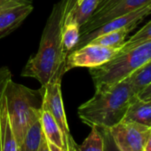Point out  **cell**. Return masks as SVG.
Listing matches in <instances>:
<instances>
[{
    "label": "cell",
    "mask_w": 151,
    "mask_h": 151,
    "mask_svg": "<svg viewBox=\"0 0 151 151\" xmlns=\"http://www.w3.org/2000/svg\"><path fill=\"white\" fill-rule=\"evenodd\" d=\"M68 0L56 3L44 28L39 47L24 66L22 76L37 79L41 86L61 80L65 74L66 54L61 42V29Z\"/></svg>",
    "instance_id": "cell-1"
},
{
    "label": "cell",
    "mask_w": 151,
    "mask_h": 151,
    "mask_svg": "<svg viewBox=\"0 0 151 151\" xmlns=\"http://www.w3.org/2000/svg\"><path fill=\"white\" fill-rule=\"evenodd\" d=\"M133 95L127 78L111 86L95 89L94 95L79 106L78 116L90 127L110 129L123 120Z\"/></svg>",
    "instance_id": "cell-2"
},
{
    "label": "cell",
    "mask_w": 151,
    "mask_h": 151,
    "mask_svg": "<svg viewBox=\"0 0 151 151\" xmlns=\"http://www.w3.org/2000/svg\"><path fill=\"white\" fill-rule=\"evenodd\" d=\"M9 121L18 146L28 129L39 120L43 109V96L39 90L30 89L10 79L4 93Z\"/></svg>",
    "instance_id": "cell-3"
},
{
    "label": "cell",
    "mask_w": 151,
    "mask_h": 151,
    "mask_svg": "<svg viewBox=\"0 0 151 151\" xmlns=\"http://www.w3.org/2000/svg\"><path fill=\"white\" fill-rule=\"evenodd\" d=\"M151 60V40L118 53L105 64L90 68L95 89L111 86L133 73Z\"/></svg>",
    "instance_id": "cell-4"
},
{
    "label": "cell",
    "mask_w": 151,
    "mask_h": 151,
    "mask_svg": "<svg viewBox=\"0 0 151 151\" xmlns=\"http://www.w3.org/2000/svg\"><path fill=\"white\" fill-rule=\"evenodd\" d=\"M61 80H56L40 88L43 96V108L53 116L60 128L65 139V151H76L77 143L74 140L67 122L61 94Z\"/></svg>",
    "instance_id": "cell-5"
},
{
    "label": "cell",
    "mask_w": 151,
    "mask_h": 151,
    "mask_svg": "<svg viewBox=\"0 0 151 151\" xmlns=\"http://www.w3.org/2000/svg\"><path fill=\"white\" fill-rule=\"evenodd\" d=\"M120 48L106 47L88 43L68 54L65 62V73L75 68H90L101 66L113 59L118 53Z\"/></svg>",
    "instance_id": "cell-6"
},
{
    "label": "cell",
    "mask_w": 151,
    "mask_h": 151,
    "mask_svg": "<svg viewBox=\"0 0 151 151\" xmlns=\"http://www.w3.org/2000/svg\"><path fill=\"white\" fill-rule=\"evenodd\" d=\"M109 130L119 151H142L151 132V127L126 121H121Z\"/></svg>",
    "instance_id": "cell-7"
},
{
    "label": "cell",
    "mask_w": 151,
    "mask_h": 151,
    "mask_svg": "<svg viewBox=\"0 0 151 151\" xmlns=\"http://www.w3.org/2000/svg\"><path fill=\"white\" fill-rule=\"evenodd\" d=\"M149 3H151V0H118L107 9L95 11L90 20L80 27V36L93 31L116 17L136 11Z\"/></svg>",
    "instance_id": "cell-8"
},
{
    "label": "cell",
    "mask_w": 151,
    "mask_h": 151,
    "mask_svg": "<svg viewBox=\"0 0 151 151\" xmlns=\"http://www.w3.org/2000/svg\"><path fill=\"white\" fill-rule=\"evenodd\" d=\"M149 14H151V3L146 5L145 6H143L136 11H133V12L128 13L126 14L121 15L119 17H116L113 20L106 22L105 24L98 27L97 29H93V31H90L86 34L80 36V39H79L77 46H76L73 50L78 49L83 45H86L92 39H93L101 35H103V34H106V33H109V32H111L114 30H117V29H120L123 28H130V27L135 28L145 17H147Z\"/></svg>",
    "instance_id": "cell-9"
},
{
    "label": "cell",
    "mask_w": 151,
    "mask_h": 151,
    "mask_svg": "<svg viewBox=\"0 0 151 151\" xmlns=\"http://www.w3.org/2000/svg\"><path fill=\"white\" fill-rule=\"evenodd\" d=\"M33 11L32 4H17L0 12V38H4L19 28Z\"/></svg>",
    "instance_id": "cell-10"
},
{
    "label": "cell",
    "mask_w": 151,
    "mask_h": 151,
    "mask_svg": "<svg viewBox=\"0 0 151 151\" xmlns=\"http://www.w3.org/2000/svg\"><path fill=\"white\" fill-rule=\"evenodd\" d=\"M122 121L134 122L151 127V100L145 101L134 94Z\"/></svg>",
    "instance_id": "cell-11"
},
{
    "label": "cell",
    "mask_w": 151,
    "mask_h": 151,
    "mask_svg": "<svg viewBox=\"0 0 151 151\" xmlns=\"http://www.w3.org/2000/svg\"><path fill=\"white\" fill-rule=\"evenodd\" d=\"M0 151H19V146L9 121L5 96L0 106Z\"/></svg>",
    "instance_id": "cell-12"
},
{
    "label": "cell",
    "mask_w": 151,
    "mask_h": 151,
    "mask_svg": "<svg viewBox=\"0 0 151 151\" xmlns=\"http://www.w3.org/2000/svg\"><path fill=\"white\" fill-rule=\"evenodd\" d=\"M39 120L42 126L43 133L47 141L65 151L64 135L51 113L47 109L43 108Z\"/></svg>",
    "instance_id": "cell-13"
},
{
    "label": "cell",
    "mask_w": 151,
    "mask_h": 151,
    "mask_svg": "<svg viewBox=\"0 0 151 151\" xmlns=\"http://www.w3.org/2000/svg\"><path fill=\"white\" fill-rule=\"evenodd\" d=\"M80 39V26L70 13H67L61 29V42L66 56L77 46Z\"/></svg>",
    "instance_id": "cell-14"
},
{
    "label": "cell",
    "mask_w": 151,
    "mask_h": 151,
    "mask_svg": "<svg viewBox=\"0 0 151 151\" xmlns=\"http://www.w3.org/2000/svg\"><path fill=\"white\" fill-rule=\"evenodd\" d=\"M133 27L130 28H123L117 30H114L103 35H101L93 39H92L89 43L100 45L106 47H112V48H120L124 45L125 41V37L127 35L133 30Z\"/></svg>",
    "instance_id": "cell-15"
},
{
    "label": "cell",
    "mask_w": 151,
    "mask_h": 151,
    "mask_svg": "<svg viewBox=\"0 0 151 151\" xmlns=\"http://www.w3.org/2000/svg\"><path fill=\"white\" fill-rule=\"evenodd\" d=\"M43 136L40 120H37L26 132L19 146V151H38Z\"/></svg>",
    "instance_id": "cell-16"
},
{
    "label": "cell",
    "mask_w": 151,
    "mask_h": 151,
    "mask_svg": "<svg viewBox=\"0 0 151 151\" xmlns=\"http://www.w3.org/2000/svg\"><path fill=\"white\" fill-rule=\"evenodd\" d=\"M134 94H138L151 83V60L127 78Z\"/></svg>",
    "instance_id": "cell-17"
},
{
    "label": "cell",
    "mask_w": 151,
    "mask_h": 151,
    "mask_svg": "<svg viewBox=\"0 0 151 151\" xmlns=\"http://www.w3.org/2000/svg\"><path fill=\"white\" fill-rule=\"evenodd\" d=\"M98 5V0H83V2L80 5L73 6L68 11H67L66 14L70 13L74 16L78 25L82 27L90 20V18L97 9Z\"/></svg>",
    "instance_id": "cell-18"
},
{
    "label": "cell",
    "mask_w": 151,
    "mask_h": 151,
    "mask_svg": "<svg viewBox=\"0 0 151 151\" xmlns=\"http://www.w3.org/2000/svg\"><path fill=\"white\" fill-rule=\"evenodd\" d=\"M81 145L76 147V151H104V142L101 131L93 126Z\"/></svg>",
    "instance_id": "cell-19"
},
{
    "label": "cell",
    "mask_w": 151,
    "mask_h": 151,
    "mask_svg": "<svg viewBox=\"0 0 151 151\" xmlns=\"http://www.w3.org/2000/svg\"><path fill=\"white\" fill-rule=\"evenodd\" d=\"M149 40H151V21L147 22L144 27H142L139 31H137L134 35H132L128 40L124 41L120 50L126 51L133 46Z\"/></svg>",
    "instance_id": "cell-20"
},
{
    "label": "cell",
    "mask_w": 151,
    "mask_h": 151,
    "mask_svg": "<svg viewBox=\"0 0 151 151\" xmlns=\"http://www.w3.org/2000/svg\"><path fill=\"white\" fill-rule=\"evenodd\" d=\"M12 79V73L8 67H1L0 68V106L4 97L6 86L8 81Z\"/></svg>",
    "instance_id": "cell-21"
},
{
    "label": "cell",
    "mask_w": 151,
    "mask_h": 151,
    "mask_svg": "<svg viewBox=\"0 0 151 151\" xmlns=\"http://www.w3.org/2000/svg\"><path fill=\"white\" fill-rule=\"evenodd\" d=\"M102 135L103 142H104V151H119V149L116 147L113 138L109 132V129H101L98 128Z\"/></svg>",
    "instance_id": "cell-22"
},
{
    "label": "cell",
    "mask_w": 151,
    "mask_h": 151,
    "mask_svg": "<svg viewBox=\"0 0 151 151\" xmlns=\"http://www.w3.org/2000/svg\"><path fill=\"white\" fill-rule=\"evenodd\" d=\"M137 96L142 100L145 101H150L151 100V83L147 85L145 88H143L138 94Z\"/></svg>",
    "instance_id": "cell-23"
},
{
    "label": "cell",
    "mask_w": 151,
    "mask_h": 151,
    "mask_svg": "<svg viewBox=\"0 0 151 151\" xmlns=\"http://www.w3.org/2000/svg\"><path fill=\"white\" fill-rule=\"evenodd\" d=\"M118 0H105L104 2H102L101 4H100L97 6V9L95 11H99V10H103V9H107L109 6H111L113 4H115Z\"/></svg>",
    "instance_id": "cell-24"
},
{
    "label": "cell",
    "mask_w": 151,
    "mask_h": 151,
    "mask_svg": "<svg viewBox=\"0 0 151 151\" xmlns=\"http://www.w3.org/2000/svg\"><path fill=\"white\" fill-rule=\"evenodd\" d=\"M38 151H50L49 145H48V141H47V139H45V135H44L43 138H42L41 144H40V147H39V150H38Z\"/></svg>",
    "instance_id": "cell-25"
},
{
    "label": "cell",
    "mask_w": 151,
    "mask_h": 151,
    "mask_svg": "<svg viewBox=\"0 0 151 151\" xmlns=\"http://www.w3.org/2000/svg\"><path fill=\"white\" fill-rule=\"evenodd\" d=\"M13 1H16L19 3H26V4H32L33 0H0V6H2L9 2H13Z\"/></svg>",
    "instance_id": "cell-26"
},
{
    "label": "cell",
    "mask_w": 151,
    "mask_h": 151,
    "mask_svg": "<svg viewBox=\"0 0 151 151\" xmlns=\"http://www.w3.org/2000/svg\"><path fill=\"white\" fill-rule=\"evenodd\" d=\"M142 151H151V132L143 146Z\"/></svg>",
    "instance_id": "cell-27"
},
{
    "label": "cell",
    "mask_w": 151,
    "mask_h": 151,
    "mask_svg": "<svg viewBox=\"0 0 151 151\" xmlns=\"http://www.w3.org/2000/svg\"><path fill=\"white\" fill-rule=\"evenodd\" d=\"M17 4H22V3H19V2H16V1L9 2V3H7V4H6V5L2 6H0V12H1L2 10H4V9H6V8H7V7H10V6H15V5H17Z\"/></svg>",
    "instance_id": "cell-28"
},
{
    "label": "cell",
    "mask_w": 151,
    "mask_h": 151,
    "mask_svg": "<svg viewBox=\"0 0 151 151\" xmlns=\"http://www.w3.org/2000/svg\"><path fill=\"white\" fill-rule=\"evenodd\" d=\"M48 145H49L50 151H63L61 148L58 147L57 146H55V145H53V144H52V143H50V142H48Z\"/></svg>",
    "instance_id": "cell-29"
},
{
    "label": "cell",
    "mask_w": 151,
    "mask_h": 151,
    "mask_svg": "<svg viewBox=\"0 0 151 151\" xmlns=\"http://www.w3.org/2000/svg\"><path fill=\"white\" fill-rule=\"evenodd\" d=\"M76 1H77V4H76V6H78V5H80L82 2H83V0H76Z\"/></svg>",
    "instance_id": "cell-30"
},
{
    "label": "cell",
    "mask_w": 151,
    "mask_h": 151,
    "mask_svg": "<svg viewBox=\"0 0 151 151\" xmlns=\"http://www.w3.org/2000/svg\"><path fill=\"white\" fill-rule=\"evenodd\" d=\"M98 1H99V5H100V4H101L102 2H104L105 0H98ZM99 5H98V6H99Z\"/></svg>",
    "instance_id": "cell-31"
}]
</instances>
